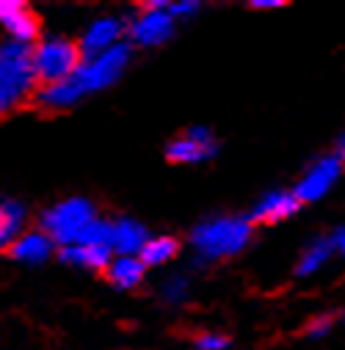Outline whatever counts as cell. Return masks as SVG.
I'll use <instances>...</instances> for the list:
<instances>
[{
	"label": "cell",
	"mask_w": 345,
	"mask_h": 350,
	"mask_svg": "<svg viewBox=\"0 0 345 350\" xmlns=\"http://www.w3.org/2000/svg\"><path fill=\"white\" fill-rule=\"evenodd\" d=\"M122 33H125V25L122 20L116 17H100L94 20L83 33V42H80V53L83 58H97L114 47L122 44Z\"/></svg>",
	"instance_id": "9c48e42d"
},
{
	"label": "cell",
	"mask_w": 345,
	"mask_h": 350,
	"mask_svg": "<svg viewBox=\"0 0 345 350\" xmlns=\"http://www.w3.org/2000/svg\"><path fill=\"white\" fill-rule=\"evenodd\" d=\"M166 154L175 163L196 165V163H205L216 154V141H213L207 127H191L188 133H183L180 138H175L166 146Z\"/></svg>",
	"instance_id": "52a82bcc"
},
{
	"label": "cell",
	"mask_w": 345,
	"mask_h": 350,
	"mask_svg": "<svg viewBox=\"0 0 345 350\" xmlns=\"http://www.w3.org/2000/svg\"><path fill=\"white\" fill-rule=\"evenodd\" d=\"M340 168H342V160H340L337 154L320 157V160L304 174V177H301V183H298V188H296V196H298L301 202H318V199L326 196L329 188L337 183Z\"/></svg>",
	"instance_id": "ba28073f"
},
{
	"label": "cell",
	"mask_w": 345,
	"mask_h": 350,
	"mask_svg": "<svg viewBox=\"0 0 345 350\" xmlns=\"http://www.w3.org/2000/svg\"><path fill=\"white\" fill-rule=\"evenodd\" d=\"M80 47L72 44L69 39H61V36H53V39H44L34 47V69H36V77L44 83V85H55V83H66L77 69H80Z\"/></svg>",
	"instance_id": "277c9868"
},
{
	"label": "cell",
	"mask_w": 345,
	"mask_h": 350,
	"mask_svg": "<svg viewBox=\"0 0 345 350\" xmlns=\"http://www.w3.org/2000/svg\"><path fill=\"white\" fill-rule=\"evenodd\" d=\"M298 196H296V191L290 193V191H271V193H266L260 202L254 204V210H251V218L254 221H263V224H277V221H285V218H290L296 210H298Z\"/></svg>",
	"instance_id": "8fae6325"
},
{
	"label": "cell",
	"mask_w": 345,
	"mask_h": 350,
	"mask_svg": "<svg viewBox=\"0 0 345 350\" xmlns=\"http://www.w3.org/2000/svg\"><path fill=\"white\" fill-rule=\"evenodd\" d=\"M61 256L69 262V265L77 268H89V271H108V265L114 262V251L111 245H66L61 248Z\"/></svg>",
	"instance_id": "4fadbf2b"
},
{
	"label": "cell",
	"mask_w": 345,
	"mask_h": 350,
	"mask_svg": "<svg viewBox=\"0 0 345 350\" xmlns=\"http://www.w3.org/2000/svg\"><path fill=\"white\" fill-rule=\"evenodd\" d=\"M342 317H345V312H342Z\"/></svg>",
	"instance_id": "f1b7e54d"
},
{
	"label": "cell",
	"mask_w": 345,
	"mask_h": 350,
	"mask_svg": "<svg viewBox=\"0 0 345 350\" xmlns=\"http://www.w3.org/2000/svg\"><path fill=\"white\" fill-rule=\"evenodd\" d=\"M92 221H94V207L86 199L75 196V199H64L55 207H50L44 213L42 226L55 243H61V248H66V245H75L80 240L83 229Z\"/></svg>",
	"instance_id": "5b68a950"
},
{
	"label": "cell",
	"mask_w": 345,
	"mask_h": 350,
	"mask_svg": "<svg viewBox=\"0 0 345 350\" xmlns=\"http://www.w3.org/2000/svg\"><path fill=\"white\" fill-rule=\"evenodd\" d=\"M0 224H3V207H0Z\"/></svg>",
	"instance_id": "83f0119b"
},
{
	"label": "cell",
	"mask_w": 345,
	"mask_h": 350,
	"mask_svg": "<svg viewBox=\"0 0 345 350\" xmlns=\"http://www.w3.org/2000/svg\"><path fill=\"white\" fill-rule=\"evenodd\" d=\"M251 6L254 9H279L282 0H251Z\"/></svg>",
	"instance_id": "d4e9b609"
},
{
	"label": "cell",
	"mask_w": 345,
	"mask_h": 350,
	"mask_svg": "<svg viewBox=\"0 0 345 350\" xmlns=\"http://www.w3.org/2000/svg\"><path fill=\"white\" fill-rule=\"evenodd\" d=\"M188 290H191V284H188L186 276H168L163 282V287H160V295L168 304H183L188 298Z\"/></svg>",
	"instance_id": "ffe728a7"
},
{
	"label": "cell",
	"mask_w": 345,
	"mask_h": 350,
	"mask_svg": "<svg viewBox=\"0 0 345 350\" xmlns=\"http://www.w3.org/2000/svg\"><path fill=\"white\" fill-rule=\"evenodd\" d=\"M331 256V243L329 240H315L304 254H301V259H298V276H309V273H315L318 268H323L326 265V259Z\"/></svg>",
	"instance_id": "ac0fdd59"
},
{
	"label": "cell",
	"mask_w": 345,
	"mask_h": 350,
	"mask_svg": "<svg viewBox=\"0 0 345 350\" xmlns=\"http://www.w3.org/2000/svg\"><path fill=\"white\" fill-rule=\"evenodd\" d=\"M146 243H149V234L144 224L133 218H119L111 224V251L116 256H141Z\"/></svg>",
	"instance_id": "30bf717a"
},
{
	"label": "cell",
	"mask_w": 345,
	"mask_h": 350,
	"mask_svg": "<svg viewBox=\"0 0 345 350\" xmlns=\"http://www.w3.org/2000/svg\"><path fill=\"white\" fill-rule=\"evenodd\" d=\"M77 243L80 245H111V224L94 218L89 226L83 229V234H80Z\"/></svg>",
	"instance_id": "d6986e66"
},
{
	"label": "cell",
	"mask_w": 345,
	"mask_h": 350,
	"mask_svg": "<svg viewBox=\"0 0 345 350\" xmlns=\"http://www.w3.org/2000/svg\"><path fill=\"white\" fill-rule=\"evenodd\" d=\"M171 33H175V17L166 9H157L155 3H146V9L130 25V36L141 47H157V44L168 42Z\"/></svg>",
	"instance_id": "8992f818"
},
{
	"label": "cell",
	"mask_w": 345,
	"mask_h": 350,
	"mask_svg": "<svg viewBox=\"0 0 345 350\" xmlns=\"http://www.w3.org/2000/svg\"><path fill=\"white\" fill-rule=\"evenodd\" d=\"M199 9V3H194V0H180V3H166V12L171 17H188Z\"/></svg>",
	"instance_id": "7402d4cb"
},
{
	"label": "cell",
	"mask_w": 345,
	"mask_h": 350,
	"mask_svg": "<svg viewBox=\"0 0 345 350\" xmlns=\"http://www.w3.org/2000/svg\"><path fill=\"white\" fill-rule=\"evenodd\" d=\"M23 224H25V210L14 202L3 204V224H0V248H12L23 237Z\"/></svg>",
	"instance_id": "2e32d148"
},
{
	"label": "cell",
	"mask_w": 345,
	"mask_h": 350,
	"mask_svg": "<svg viewBox=\"0 0 345 350\" xmlns=\"http://www.w3.org/2000/svg\"><path fill=\"white\" fill-rule=\"evenodd\" d=\"M196 347H199V350H224V347H227V336L207 331V334H202V336L196 339Z\"/></svg>",
	"instance_id": "44dd1931"
},
{
	"label": "cell",
	"mask_w": 345,
	"mask_h": 350,
	"mask_svg": "<svg viewBox=\"0 0 345 350\" xmlns=\"http://www.w3.org/2000/svg\"><path fill=\"white\" fill-rule=\"evenodd\" d=\"M329 243H331V251H334V254L345 256V226H342V229H337V232L329 237Z\"/></svg>",
	"instance_id": "cb8c5ba5"
},
{
	"label": "cell",
	"mask_w": 345,
	"mask_h": 350,
	"mask_svg": "<svg viewBox=\"0 0 345 350\" xmlns=\"http://www.w3.org/2000/svg\"><path fill=\"white\" fill-rule=\"evenodd\" d=\"M251 240V224L246 218H210L191 232V245L199 259H221L240 254Z\"/></svg>",
	"instance_id": "3957f363"
},
{
	"label": "cell",
	"mask_w": 345,
	"mask_h": 350,
	"mask_svg": "<svg viewBox=\"0 0 345 350\" xmlns=\"http://www.w3.org/2000/svg\"><path fill=\"white\" fill-rule=\"evenodd\" d=\"M331 331V317H315L312 323H309V328H307V334L312 336V339H320V336H326Z\"/></svg>",
	"instance_id": "603a6c76"
},
{
	"label": "cell",
	"mask_w": 345,
	"mask_h": 350,
	"mask_svg": "<svg viewBox=\"0 0 345 350\" xmlns=\"http://www.w3.org/2000/svg\"><path fill=\"white\" fill-rule=\"evenodd\" d=\"M177 240L175 237H149V243H146V248L141 251V262L146 268H155V265H166V262L177 254Z\"/></svg>",
	"instance_id": "e0dca14e"
},
{
	"label": "cell",
	"mask_w": 345,
	"mask_h": 350,
	"mask_svg": "<svg viewBox=\"0 0 345 350\" xmlns=\"http://www.w3.org/2000/svg\"><path fill=\"white\" fill-rule=\"evenodd\" d=\"M55 240L47 232H25L14 245H12V256L20 262H28V265H39L53 254Z\"/></svg>",
	"instance_id": "5bb4252c"
},
{
	"label": "cell",
	"mask_w": 345,
	"mask_h": 350,
	"mask_svg": "<svg viewBox=\"0 0 345 350\" xmlns=\"http://www.w3.org/2000/svg\"><path fill=\"white\" fill-rule=\"evenodd\" d=\"M130 61V47L119 44L97 58H83L80 69L66 80V83H55V85H44L39 92V103L44 108H69L75 103H80L86 94H94L108 89L111 83H116V77L125 72Z\"/></svg>",
	"instance_id": "6da1fadb"
},
{
	"label": "cell",
	"mask_w": 345,
	"mask_h": 350,
	"mask_svg": "<svg viewBox=\"0 0 345 350\" xmlns=\"http://www.w3.org/2000/svg\"><path fill=\"white\" fill-rule=\"evenodd\" d=\"M34 50L20 42L0 44V113L23 105L36 89Z\"/></svg>",
	"instance_id": "7a4b0ae2"
},
{
	"label": "cell",
	"mask_w": 345,
	"mask_h": 350,
	"mask_svg": "<svg viewBox=\"0 0 345 350\" xmlns=\"http://www.w3.org/2000/svg\"><path fill=\"white\" fill-rule=\"evenodd\" d=\"M144 271L146 265L141 262V256H114V262L108 265V279L119 290H133L136 284H141Z\"/></svg>",
	"instance_id": "9a60e30c"
},
{
	"label": "cell",
	"mask_w": 345,
	"mask_h": 350,
	"mask_svg": "<svg viewBox=\"0 0 345 350\" xmlns=\"http://www.w3.org/2000/svg\"><path fill=\"white\" fill-rule=\"evenodd\" d=\"M337 157L340 160H345V135L340 138V144H337Z\"/></svg>",
	"instance_id": "484cf974"
},
{
	"label": "cell",
	"mask_w": 345,
	"mask_h": 350,
	"mask_svg": "<svg viewBox=\"0 0 345 350\" xmlns=\"http://www.w3.org/2000/svg\"><path fill=\"white\" fill-rule=\"evenodd\" d=\"M6 6H9V0H0V14L6 12Z\"/></svg>",
	"instance_id": "4316f807"
},
{
	"label": "cell",
	"mask_w": 345,
	"mask_h": 350,
	"mask_svg": "<svg viewBox=\"0 0 345 350\" xmlns=\"http://www.w3.org/2000/svg\"><path fill=\"white\" fill-rule=\"evenodd\" d=\"M0 23L12 33V42H20V44H28L39 33V23H36L34 12H28L23 3H14V0H9L6 12L0 14Z\"/></svg>",
	"instance_id": "7c38bea8"
}]
</instances>
